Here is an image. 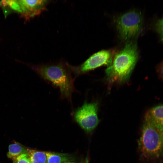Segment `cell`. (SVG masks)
<instances>
[{
	"label": "cell",
	"mask_w": 163,
	"mask_h": 163,
	"mask_svg": "<svg viewBox=\"0 0 163 163\" xmlns=\"http://www.w3.org/2000/svg\"><path fill=\"white\" fill-rule=\"evenodd\" d=\"M138 57V47L135 40L127 42L123 48L114 53L110 64L105 70L106 78L109 84H121L127 81Z\"/></svg>",
	"instance_id": "obj_1"
},
{
	"label": "cell",
	"mask_w": 163,
	"mask_h": 163,
	"mask_svg": "<svg viewBox=\"0 0 163 163\" xmlns=\"http://www.w3.org/2000/svg\"><path fill=\"white\" fill-rule=\"evenodd\" d=\"M34 69L42 78L58 88L61 98L71 101L75 90L72 67L59 63L36 66Z\"/></svg>",
	"instance_id": "obj_2"
},
{
	"label": "cell",
	"mask_w": 163,
	"mask_h": 163,
	"mask_svg": "<svg viewBox=\"0 0 163 163\" xmlns=\"http://www.w3.org/2000/svg\"><path fill=\"white\" fill-rule=\"evenodd\" d=\"M138 145L141 154L145 158L155 160L163 158V133L146 114Z\"/></svg>",
	"instance_id": "obj_3"
},
{
	"label": "cell",
	"mask_w": 163,
	"mask_h": 163,
	"mask_svg": "<svg viewBox=\"0 0 163 163\" xmlns=\"http://www.w3.org/2000/svg\"><path fill=\"white\" fill-rule=\"evenodd\" d=\"M114 23L120 37L127 42L134 40L139 34L143 17L140 11L131 10L116 17Z\"/></svg>",
	"instance_id": "obj_4"
},
{
	"label": "cell",
	"mask_w": 163,
	"mask_h": 163,
	"mask_svg": "<svg viewBox=\"0 0 163 163\" xmlns=\"http://www.w3.org/2000/svg\"><path fill=\"white\" fill-rule=\"evenodd\" d=\"M96 102L85 103L75 111L74 118L76 122L85 131L90 132L97 126L99 122Z\"/></svg>",
	"instance_id": "obj_5"
},
{
	"label": "cell",
	"mask_w": 163,
	"mask_h": 163,
	"mask_svg": "<svg viewBox=\"0 0 163 163\" xmlns=\"http://www.w3.org/2000/svg\"><path fill=\"white\" fill-rule=\"evenodd\" d=\"M114 51L111 50H103L91 55L77 68H72L76 75L85 73L103 65L109 66L112 61Z\"/></svg>",
	"instance_id": "obj_6"
},
{
	"label": "cell",
	"mask_w": 163,
	"mask_h": 163,
	"mask_svg": "<svg viewBox=\"0 0 163 163\" xmlns=\"http://www.w3.org/2000/svg\"><path fill=\"white\" fill-rule=\"evenodd\" d=\"M20 14L26 19L38 15L45 9L48 1L44 0H19Z\"/></svg>",
	"instance_id": "obj_7"
},
{
	"label": "cell",
	"mask_w": 163,
	"mask_h": 163,
	"mask_svg": "<svg viewBox=\"0 0 163 163\" xmlns=\"http://www.w3.org/2000/svg\"><path fill=\"white\" fill-rule=\"evenodd\" d=\"M146 114L155 127L163 133V104L153 107Z\"/></svg>",
	"instance_id": "obj_8"
},
{
	"label": "cell",
	"mask_w": 163,
	"mask_h": 163,
	"mask_svg": "<svg viewBox=\"0 0 163 163\" xmlns=\"http://www.w3.org/2000/svg\"><path fill=\"white\" fill-rule=\"evenodd\" d=\"M28 149L23 145L14 142L9 145L7 155L13 160L22 154L28 153Z\"/></svg>",
	"instance_id": "obj_9"
},
{
	"label": "cell",
	"mask_w": 163,
	"mask_h": 163,
	"mask_svg": "<svg viewBox=\"0 0 163 163\" xmlns=\"http://www.w3.org/2000/svg\"><path fill=\"white\" fill-rule=\"evenodd\" d=\"M0 6L2 8L5 17L12 12L20 13L21 12L18 0H2L0 1Z\"/></svg>",
	"instance_id": "obj_10"
},
{
	"label": "cell",
	"mask_w": 163,
	"mask_h": 163,
	"mask_svg": "<svg viewBox=\"0 0 163 163\" xmlns=\"http://www.w3.org/2000/svg\"><path fill=\"white\" fill-rule=\"evenodd\" d=\"M46 163H64L69 161V157L64 153L46 152Z\"/></svg>",
	"instance_id": "obj_11"
},
{
	"label": "cell",
	"mask_w": 163,
	"mask_h": 163,
	"mask_svg": "<svg viewBox=\"0 0 163 163\" xmlns=\"http://www.w3.org/2000/svg\"><path fill=\"white\" fill-rule=\"evenodd\" d=\"M28 154L30 163H46V152L28 149Z\"/></svg>",
	"instance_id": "obj_12"
},
{
	"label": "cell",
	"mask_w": 163,
	"mask_h": 163,
	"mask_svg": "<svg viewBox=\"0 0 163 163\" xmlns=\"http://www.w3.org/2000/svg\"><path fill=\"white\" fill-rule=\"evenodd\" d=\"M154 28L158 34L161 41L163 42V18L158 19L156 21Z\"/></svg>",
	"instance_id": "obj_13"
},
{
	"label": "cell",
	"mask_w": 163,
	"mask_h": 163,
	"mask_svg": "<svg viewBox=\"0 0 163 163\" xmlns=\"http://www.w3.org/2000/svg\"><path fill=\"white\" fill-rule=\"evenodd\" d=\"M13 160V163H30L28 153L22 154Z\"/></svg>",
	"instance_id": "obj_14"
},
{
	"label": "cell",
	"mask_w": 163,
	"mask_h": 163,
	"mask_svg": "<svg viewBox=\"0 0 163 163\" xmlns=\"http://www.w3.org/2000/svg\"><path fill=\"white\" fill-rule=\"evenodd\" d=\"M156 70L159 77L163 81V61L157 66Z\"/></svg>",
	"instance_id": "obj_15"
},
{
	"label": "cell",
	"mask_w": 163,
	"mask_h": 163,
	"mask_svg": "<svg viewBox=\"0 0 163 163\" xmlns=\"http://www.w3.org/2000/svg\"><path fill=\"white\" fill-rule=\"evenodd\" d=\"M64 163H77L73 162L68 161Z\"/></svg>",
	"instance_id": "obj_16"
},
{
	"label": "cell",
	"mask_w": 163,
	"mask_h": 163,
	"mask_svg": "<svg viewBox=\"0 0 163 163\" xmlns=\"http://www.w3.org/2000/svg\"></svg>",
	"instance_id": "obj_17"
}]
</instances>
